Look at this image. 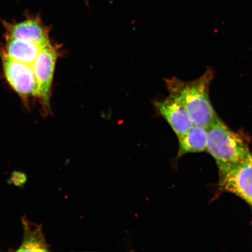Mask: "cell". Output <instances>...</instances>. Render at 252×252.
<instances>
[{"label":"cell","mask_w":252,"mask_h":252,"mask_svg":"<svg viewBox=\"0 0 252 252\" xmlns=\"http://www.w3.org/2000/svg\"><path fill=\"white\" fill-rule=\"evenodd\" d=\"M214 75V71L210 68L194 81H184L176 77L165 80L169 94L184 103L193 125L207 129L219 118L209 96Z\"/></svg>","instance_id":"6da1fadb"},{"label":"cell","mask_w":252,"mask_h":252,"mask_svg":"<svg viewBox=\"0 0 252 252\" xmlns=\"http://www.w3.org/2000/svg\"><path fill=\"white\" fill-rule=\"evenodd\" d=\"M207 130L206 150L216 160L217 165L235 164L252 155L241 135L231 130L219 118Z\"/></svg>","instance_id":"7a4b0ae2"},{"label":"cell","mask_w":252,"mask_h":252,"mask_svg":"<svg viewBox=\"0 0 252 252\" xmlns=\"http://www.w3.org/2000/svg\"><path fill=\"white\" fill-rule=\"evenodd\" d=\"M218 167L220 189L252 206V156L241 162Z\"/></svg>","instance_id":"3957f363"},{"label":"cell","mask_w":252,"mask_h":252,"mask_svg":"<svg viewBox=\"0 0 252 252\" xmlns=\"http://www.w3.org/2000/svg\"><path fill=\"white\" fill-rule=\"evenodd\" d=\"M3 71L9 86L22 99L39 97L38 84L31 65L15 61L1 51Z\"/></svg>","instance_id":"277c9868"},{"label":"cell","mask_w":252,"mask_h":252,"mask_svg":"<svg viewBox=\"0 0 252 252\" xmlns=\"http://www.w3.org/2000/svg\"><path fill=\"white\" fill-rule=\"evenodd\" d=\"M59 50L56 45L49 42L41 47L37 58L32 65L38 84L39 97L44 111L50 109V99Z\"/></svg>","instance_id":"5b68a950"},{"label":"cell","mask_w":252,"mask_h":252,"mask_svg":"<svg viewBox=\"0 0 252 252\" xmlns=\"http://www.w3.org/2000/svg\"><path fill=\"white\" fill-rule=\"evenodd\" d=\"M2 24L5 31V37L28 41L40 47L50 42L49 28L43 23L39 14L28 12L23 21H2Z\"/></svg>","instance_id":"8992f818"},{"label":"cell","mask_w":252,"mask_h":252,"mask_svg":"<svg viewBox=\"0 0 252 252\" xmlns=\"http://www.w3.org/2000/svg\"><path fill=\"white\" fill-rule=\"evenodd\" d=\"M154 104L178 137L187 133L194 126L184 103L178 97L169 94L166 99Z\"/></svg>","instance_id":"52a82bcc"},{"label":"cell","mask_w":252,"mask_h":252,"mask_svg":"<svg viewBox=\"0 0 252 252\" xmlns=\"http://www.w3.org/2000/svg\"><path fill=\"white\" fill-rule=\"evenodd\" d=\"M40 48L39 45L28 41L5 37V48L1 51L16 61L32 65Z\"/></svg>","instance_id":"ba28073f"},{"label":"cell","mask_w":252,"mask_h":252,"mask_svg":"<svg viewBox=\"0 0 252 252\" xmlns=\"http://www.w3.org/2000/svg\"><path fill=\"white\" fill-rule=\"evenodd\" d=\"M207 138V129L194 125L187 133L178 137V157H181L185 154L198 153L206 151Z\"/></svg>","instance_id":"9c48e42d"},{"label":"cell","mask_w":252,"mask_h":252,"mask_svg":"<svg viewBox=\"0 0 252 252\" xmlns=\"http://www.w3.org/2000/svg\"><path fill=\"white\" fill-rule=\"evenodd\" d=\"M24 227V238L18 252H48L47 244L42 232V225L30 221L24 216L22 219Z\"/></svg>","instance_id":"30bf717a"},{"label":"cell","mask_w":252,"mask_h":252,"mask_svg":"<svg viewBox=\"0 0 252 252\" xmlns=\"http://www.w3.org/2000/svg\"><path fill=\"white\" fill-rule=\"evenodd\" d=\"M27 176L25 173L20 171H14L11 173L8 183L9 185H14L17 187H24L27 181Z\"/></svg>","instance_id":"8fae6325"},{"label":"cell","mask_w":252,"mask_h":252,"mask_svg":"<svg viewBox=\"0 0 252 252\" xmlns=\"http://www.w3.org/2000/svg\"><path fill=\"white\" fill-rule=\"evenodd\" d=\"M84 1L86 2L87 4H88V0H84Z\"/></svg>","instance_id":"7c38bea8"}]
</instances>
